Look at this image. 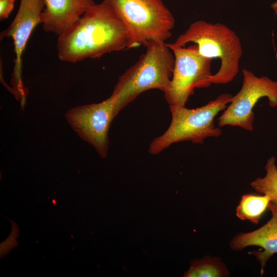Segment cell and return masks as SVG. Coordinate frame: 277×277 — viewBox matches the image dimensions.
Segmentation results:
<instances>
[{
	"label": "cell",
	"mask_w": 277,
	"mask_h": 277,
	"mask_svg": "<svg viewBox=\"0 0 277 277\" xmlns=\"http://www.w3.org/2000/svg\"><path fill=\"white\" fill-rule=\"evenodd\" d=\"M243 82L240 90L232 96L229 105L218 119L220 127L226 125L253 130V107L262 97H267L269 106L277 107V82L267 76H256L252 72L243 69Z\"/></svg>",
	"instance_id": "52a82bcc"
},
{
	"label": "cell",
	"mask_w": 277,
	"mask_h": 277,
	"mask_svg": "<svg viewBox=\"0 0 277 277\" xmlns=\"http://www.w3.org/2000/svg\"><path fill=\"white\" fill-rule=\"evenodd\" d=\"M232 96L229 93H223L195 109L170 105V124L163 134L151 142L148 152L155 155L173 143L189 141L202 144L206 137L219 136L222 130L214 126L213 120L220 111L227 108Z\"/></svg>",
	"instance_id": "277c9868"
},
{
	"label": "cell",
	"mask_w": 277,
	"mask_h": 277,
	"mask_svg": "<svg viewBox=\"0 0 277 277\" xmlns=\"http://www.w3.org/2000/svg\"><path fill=\"white\" fill-rule=\"evenodd\" d=\"M126 29L109 4L103 0L58 36L59 60L75 63L127 49Z\"/></svg>",
	"instance_id": "6da1fadb"
},
{
	"label": "cell",
	"mask_w": 277,
	"mask_h": 277,
	"mask_svg": "<svg viewBox=\"0 0 277 277\" xmlns=\"http://www.w3.org/2000/svg\"><path fill=\"white\" fill-rule=\"evenodd\" d=\"M271 7L274 11V14L277 15V1L273 3L271 5Z\"/></svg>",
	"instance_id": "e0dca14e"
},
{
	"label": "cell",
	"mask_w": 277,
	"mask_h": 277,
	"mask_svg": "<svg viewBox=\"0 0 277 277\" xmlns=\"http://www.w3.org/2000/svg\"><path fill=\"white\" fill-rule=\"evenodd\" d=\"M44 2L41 24L45 32L58 36L96 4L94 0H44Z\"/></svg>",
	"instance_id": "30bf717a"
},
{
	"label": "cell",
	"mask_w": 277,
	"mask_h": 277,
	"mask_svg": "<svg viewBox=\"0 0 277 277\" xmlns=\"http://www.w3.org/2000/svg\"><path fill=\"white\" fill-rule=\"evenodd\" d=\"M15 0H0V20L7 19L12 12Z\"/></svg>",
	"instance_id": "2e32d148"
},
{
	"label": "cell",
	"mask_w": 277,
	"mask_h": 277,
	"mask_svg": "<svg viewBox=\"0 0 277 277\" xmlns=\"http://www.w3.org/2000/svg\"><path fill=\"white\" fill-rule=\"evenodd\" d=\"M44 7V0H20L15 16L0 33L1 40L10 37L13 41L15 57L11 80L12 93L23 106L28 91L22 80V56L32 31L41 24Z\"/></svg>",
	"instance_id": "9c48e42d"
},
{
	"label": "cell",
	"mask_w": 277,
	"mask_h": 277,
	"mask_svg": "<svg viewBox=\"0 0 277 277\" xmlns=\"http://www.w3.org/2000/svg\"><path fill=\"white\" fill-rule=\"evenodd\" d=\"M145 46V53L118 77L110 96L118 113L142 92H164L169 86L175 63L172 51L164 42L150 40Z\"/></svg>",
	"instance_id": "7a4b0ae2"
},
{
	"label": "cell",
	"mask_w": 277,
	"mask_h": 277,
	"mask_svg": "<svg viewBox=\"0 0 277 277\" xmlns=\"http://www.w3.org/2000/svg\"><path fill=\"white\" fill-rule=\"evenodd\" d=\"M52 203H53V204H56V201H55V200H52Z\"/></svg>",
	"instance_id": "ac0fdd59"
},
{
	"label": "cell",
	"mask_w": 277,
	"mask_h": 277,
	"mask_svg": "<svg viewBox=\"0 0 277 277\" xmlns=\"http://www.w3.org/2000/svg\"><path fill=\"white\" fill-rule=\"evenodd\" d=\"M166 44L174 54L175 63L164 97L169 106H185L195 88H207L212 84V60L200 55L195 45L176 47Z\"/></svg>",
	"instance_id": "8992f818"
},
{
	"label": "cell",
	"mask_w": 277,
	"mask_h": 277,
	"mask_svg": "<svg viewBox=\"0 0 277 277\" xmlns=\"http://www.w3.org/2000/svg\"><path fill=\"white\" fill-rule=\"evenodd\" d=\"M229 275L228 269L221 259L207 255L191 261V266L185 277H224Z\"/></svg>",
	"instance_id": "4fadbf2b"
},
{
	"label": "cell",
	"mask_w": 277,
	"mask_h": 277,
	"mask_svg": "<svg viewBox=\"0 0 277 277\" xmlns=\"http://www.w3.org/2000/svg\"><path fill=\"white\" fill-rule=\"evenodd\" d=\"M275 161L273 156L269 158L265 166V176L257 178L250 183V186L258 193L269 196L271 201L277 203V167Z\"/></svg>",
	"instance_id": "5bb4252c"
},
{
	"label": "cell",
	"mask_w": 277,
	"mask_h": 277,
	"mask_svg": "<svg viewBox=\"0 0 277 277\" xmlns=\"http://www.w3.org/2000/svg\"><path fill=\"white\" fill-rule=\"evenodd\" d=\"M189 43L195 45L202 56L220 60V68L210 78L212 84L228 83L238 74L243 54L242 46L238 35L226 25L197 21L191 24L174 42L170 44L184 47Z\"/></svg>",
	"instance_id": "3957f363"
},
{
	"label": "cell",
	"mask_w": 277,
	"mask_h": 277,
	"mask_svg": "<svg viewBox=\"0 0 277 277\" xmlns=\"http://www.w3.org/2000/svg\"><path fill=\"white\" fill-rule=\"evenodd\" d=\"M268 209L271 213V218L266 224L254 231L238 234L230 243L231 248L235 251L250 246L262 248L263 251L252 252L260 263L261 274L268 259L277 253V203L270 201Z\"/></svg>",
	"instance_id": "8fae6325"
},
{
	"label": "cell",
	"mask_w": 277,
	"mask_h": 277,
	"mask_svg": "<svg viewBox=\"0 0 277 277\" xmlns=\"http://www.w3.org/2000/svg\"><path fill=\"white\" fill-rule=\"evenodd\" d=\"M10 222L12 225L11 233L7 239L1 243V258L7 255L13 248L18 246L16 238L19 236V228L15 222Z\"/></svg>",
	"instance_id": "9a60e30c"
},
{
	"label": "cell",
	"mask_w": 277,
	"mask_h": 277,
	"mask_svg": "<svg viewBox=\"0 0 277 277\" xmlns=\"http://www.w3.org/2000/svg\"><path fill=\"white\" fill-rule=\"evenodd\" d=\"M123 24L127 49L150 40L165 42L171 36L174 18L162 0H106Z\"/></svg>",
	"instance_id": "5b68a950"
},
{
	"label": "cell",
	"mask_w": 277,
	"mask_h": 277,
	"mask_svg": "<svg viewBox=\"0 0 277 277\" xmlns=\"http://www.w3.org/2000/svg\"><path fill=\"white\" fill-rule=\"evenodd\" d=\"M118 113L116 103L110 96L98 103L74 107L65 116L77 134L105 158L109 145L108 131Z\"/></svg>",
	"instance_id": "ba28073f"
},
{
	"label": "cell",
	"mask_w": 277,
	"mask_h": 277,
	"mask_svg": "<svg viewBox=\"0 0 277 277\" xmlns=\"http://www.w3.org/2000/svg\"><path fill=\"white\" fill-rule=\"evenodd\" d=\"M270 201V197L267 195L244 194L236 208V215L242 220H248L257 224L268 209Z\"/></svg>",
	"instance_id": "7c38bea8"
}]
</instances>
